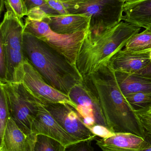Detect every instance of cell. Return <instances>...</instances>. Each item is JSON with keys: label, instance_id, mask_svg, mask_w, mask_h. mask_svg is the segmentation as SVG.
Segmentation results:
<instances>
[{"label": "cell", "instance_id": "cell-1", "mask_svg": "<svg viewBox=\"0 0 151 151\" xmlns=\"http://www.w3.org/2000/svg\"><path fill=\"white\" fill-rule=\"evenodd\" d=\"M87 79L97 93L107 128L113 133H131L144 138L146 130L121 91L109 62Z\"/></svg>", "mask_w": 151, "mask_h": 151}, {"label": "cell", "instance_id": "cell-2", "mask_svg": "<svg viewBox=\"0 0 151 151\" xmlns=\"http://www.w3.org/2000/svg\"><path fill=\"white\" fill-rule=\"evenodd\" d=\"M25 58L51 86L68 95L83 82L76 66L30 33L24 32Z\"/></svg>", "mask_w": 151, "mask_h": 151}, {"label": "cell", "instance_id": "cell-3", "mask_svg": "<svg viewBox=\"0 0 151 151\" xmlns=\"http://www.w3.org/2000/svg\"><path fill=\"white\" fill-rule=\"evenodd\" d=\"M141 27L121 21L103 35L92 37L88 32L76 62L78 71L84 80L96 72L125 47ZM89 32V31H88Z\"/></svg>", "mask_w": 151, "mask_h": 151}, {"label": "cell", "instance_id": "cell-4", "mask_svg": "<svg viewBox=\"0 0 151 151\" xmlns=\"http://www.w3.org/2000/svg\"><path fill=\"white\" fill-rule=\"evenodd\" d=\"M0 87L6 97L10 117L27 136L32 134V126L43 103L23 83L0 81Z\"/></svg>", "mask_w": 151, "mask_h": 151}, {"label": "cell", "instance_id": "cell-5", "mask_svg": "<svg viewBox=\"0 0 151 151\" xmlns=\"http://www.w3.org/2000/svg\"><path fill=\"white\" fill-rule=\"evenodd\" d=\"M89 29L72 34H62L51 30L44 21L26 17L25 24V32L34 35L76 67L79 52Z\"/></svg>", "mask_w": 151, "mask_h": 151}, {"label": "cell", "instance_id": "cell-6", "mask_svg": "<svg viewBox=\"0 0 151 151\" xmlns=\"http://www.w3.org/2000/svg\"><path fill=\"white\" fill-rule=\"evenodd\" d=\"M25 24L12 12L4 13L0 25V46L5 54L7 66V81L12 82L16 72L25 58L24 52Z\"/></svg>", "mask_w": 151, "mask_h": 151}, {"label": "cell", "instance_id": "cell-7", "mask_svg": "<svg viewBox=\"0 0 151 151\" xmlns=\"http://www.w3.org/2000/svg\"><path fill=\"white\" fill-rule=\"evenodd\" d=\"M125 2L126 0H82L62 3L69 13L91 18L90 27L112 28L122 21Z\"/></svg>", "mask_w": 151, "mask_h": 151}, {"label": "cell", "instance_id": "cell-8", "mask_svg": "<svg viewBox=\"0 0 151 151\" xmlns=\"http://www.w3.org/2000/svg\"><path fill=\"white\" fill-rule=\"evenodd\" d=\"M12 82L23 83L34 95L45 104H67L75 109L76 105L69 96L55 89L25 58Z\"/></svg>", "mask_w": 151, "mask_h": 151}, {"label": "cell", "instance_id": "cell-9", "mask_svg": "<svg viewBox=\"0 0 151 151\" xmlns=\"http://www.w3.org/2000/svg\"><path fill=\"white\" fill-rule=\"evenodd\" d=\"M46 108L58 123L78 141H92L97 136L83 122L74 108L67 104H46Z\"/></svg>", "mask_w": 151, "mask_h": 151}, {"label": "cell", "instance_id": "cell-10", "mask_svg": "<svg viewBox=\"0 0 151 151\" xmlns=\"http://www.w3.org/2000/svg\"><path fill=\"white\" fill-rule=\"evenodd\" d=\"M46 104L40 105L37 115L33 122L32 134L50 137L66 147L79 142L67 133L48 111Z\"/></svg>", "mask_w": 151, "mask_h": 151}, {"label": "cell", "instance_id": "cell-11", "mask_svg": "<svg viewBox=\"0 0 151 151\" xmlns=\"http://www.w3.org/2000/svg\"><path fill=\"white\" fill-rule=\"evenodd\" d=\"M96 145L103 151H143L148 145L142 137L127 133L96 139Z\"/></svg>", "mask_w": 151, "mask_h": 151}, {"label": "cell", "instance_id": "cell-12", "mask_svg": "<svg viewBox=\"0 0 151 151\" xmlns=\"http://www.w3.org/2000/svg\"><path fill=\"white\" fill-rule=\"evenodd\" d=\"M91 18L82 14L49 16L43 21L51 30L62 34H72L89 29Z\"/></svg>", "mask_w": 151, "mask_h": 151}, {"label": "cell", "instance_id": "cell-13", "mask_svg": "<svg viewBox=\"0 0 151 151\" xmlns=\"http://www.w3.org/2000/svg\"><path fill=\"white\" fill-rule=\"evenodd\" d=\"M149 53H135L122 49L109 62L114 72L134 74L146 66L151 62Z\"/></svg>", "mask_w": 151, "mask_h": 151}, {"label": "cell", "instance_id": "cell-14", "mask_svg": "<svg viewBox=\"0 0 151 151\" xmlns=\"http://www.w3.org/2000/svg\"><path fill=\"white\" fill-rule=\"evenodd\" d=\"M145 28L151 24V0L125 3L122 21Z\"/></svg>", "mask_w": 151, "mask_h": 151}, {"label": "cell", "instance_id": "cell-15", "mask_svg": "<svg viewBox=\"0 0 151 151\" xmlns=\"http://www.w3.org/2000/svg\"><path fill=\"white\" fill-rule=\"evenodd\" d=\"M119 87L124 96L139 92L151 93V79L134 73L115 72Z\"/></svg>", "mask_w": 151, "mask_h": 151}, {"label": "cell", "instance_id": "cell-16", "mask_svg": "<svg viewBox=\"0 0 151 151\" xmlns=\"http://www.w3.org/2000/svg\"><path fill=\"white\" fill-rule=\"evenodd\" d=\"M27 136L10 117L1 139L0 151H24Z\"/></svg>", "mask_w": 151, "mask_h": 151}, {"label": "cell", "instance_id": "cell-17", "mask_svg": "<svg viewBox=\"0 0 151 151\" xmlns=\"http://www.w3.org/2000/svg\"><path fill=\"white\" fill-rule=\"evenodd\" d=\"M124 49L135 53H149L151 51V31H144L134 35L128 42Z\"/></svg>", "mask_w": 151, "mask_h": 151}, {"label": "cell", "instance_id": "cell-18", "mask_svg": "<svg viewBox=\"0 0 151 151\" xmlns=\"http://www.w3.org/2000/svg\"><path fill=\"white\" fill-rule=\"evenodd\" d=\"M136 112H146L151 106V93L139 92L125 96Z\"/></svg>", "mask_w": 151, "mask_h": 151}, {"label": "cell", "instance_id": "cell-19", "mask_svg": "<svg viewBox=\"0 0 151 151\" xmlns=\"http://www.w3.org/2000/svg\"><path fill=\"white\" fill-rule=\"evenodd\" d=\"M65 148L52 138L43 135H36L34 151H65Z\"/></svg>", "mask_w": 151, "mask_h": 151}, {"label": "cell", "instance_id": "cell-20", "mask_svg": "<svg viewBox=\"0 0 151 151\" xmlns=\"http://www.w3.org/2000/svg\"><path fill=\"white\" fill-rule=\"evenodd\" d=\"M59 15L48 4L40 7H35L27 11V17L31 20L42 21L48 16Z\"/></svg>", "mask_w": 151, "mask_h": 151}, {"label": "cell", "instance_id": "cell-21", "mask_svg": "<svg viewBox=\"0 0 151 151\" xmlns=\"http://www.w3.org/2000/svg\"><path fill=\"white\" fill-rule=\"evenodd\" d=\"M9 107L3 90L1 88L0 93V137L2 139L8 120L10 118Z\"/></svg>", "mask_w": 151, "mask_h": 151}, {"label": "cell", "instance_id": "cell-22", "mask_svg": "<svg viewBox=\"0 0 151 151\" xmlns=\"http://www.w3.org/2000/svg\"><path fill=\"white\" fill-rule=\"evenodd\" d=\"M7 11H11L20 19L27 15V10L24 0H4Z\"/></svg>", "mask_w": 151, "mask_h": 151}, {"label": "cell", "instance_id": "cell-23", "mask_svg": "<svg viewBox=\"0 0 151 151\" xmlns=\"http://www.w3.org/2000/svg\"><path fill=\"white\" fill-rule=\"evenodd\" d=\"M65 151H95L91 145V141L77 142L66 147Z\"/></svg>", "mask_w": 151, "mask_h": 151}, {"label": "cell", "instance_id": "cell-24", "mask_svg": "<svg viewBox=\"0 0 151 151\" xmlns=\"http://www.w3.org/2000/svg\"><path fill=\"white\" fill-rule=\"evenodd\" d=\"M90 129L97 136L100 137L102 138L110 137L115 134V133L112 132L106 127L101 125H95L90 128Z\"/></svg>", "mask_w": 151, "mask_h": 151}, {"label": "cell", "instance_id": "cell-25", "mask_svg": "<svg viewBox=\"0 0 151 151\" xmlns=\"http://www.w3.org/2000/svg\"><path fill=\"white\" fill-rule=\"evenodd\" d=\"M47 4L59 15L69 14L64 4L59 0H45Z\"/></svg>", "mask_w": 151, "mask_h": 151}, {"label": "cell", "instance_id": "cell-26", "mask_svg": "<svg viewBox=\"0 0 151 151\" xmlns=\"http://www.w3.org/2000/svg\"><path fill=\"white\" fill-rule=\"evenodd\" d=\"M27 11L35 7H40L47 4L45 0H24Z\"/></svg>", "mask_w": 151, "mask_h": 151}, {"label": "cell", "instance_id": "cell-27", "mask_svg": "<svg viewBox=\"0 0 151 151\" xmlns=\"http://www.w3.org/2000/svg\"><path fill=\"white\" fill-rule=\"evenodd\" d=\"M36 135L32 134L27 137L26 145L24 151H34Z\"/></svg>", "mask_w": 151, "mask_h": 151}, {"label": "cell", "instance_id": "cell-28", "mask_svg": "<svg viewBox=\"0 0 151 151\" xmlns=\"http://www.w3.org/2000/svg\"><path fill=\"white\" fill-rule=\"evenodd\" d=\"M136 74L151 79V61L146 66Z\"/></svg>", "mask_w": 151, "mask_h": 151}, {"label": "cell", "instance_id": "cell-29", "mask_svg": "<svg viewBox=\"0 0 151 151\" xmlns=\"http://www.w3.org/2000/svg\"><path fill=\"white\" fill-rule=\"evenodd\" d=\"M144 139L147 142L148 145L143 151H151V133L146 131L144 133Z\"/></svg>", "mask_w": 151, "mask_h": 151}, {"label": "cell", "instance_id": "cell-30", "mask_svg": "<svg viewBox=\"0 0 151 151\" xmlns=\"http://www.w3.org/2000/svg\"><path fill=\"white\" fill-rule=\"evenodd\" d=\"M4 6H5L4 0H1V12L3 11L4 10Z\"/></svg>", "mask_w": 151, "mask_h": 151}, {"label": "cell", "instance_id": "cell-31", "mask_svg": "<svg viewBox=\"0 0 151 151\" xmlns=\"http://www.w3.org/2000/svg\"><path fill=\"white\" fill-rule=\"evenodd\" d=\"M145 29H147V30H150V31H151V24L149 25V26L147 27H146Z\"/></svg>", "mask_w": 151, "mask_h": 151}, {"label": "cell", "instance_id": "cell-32", "mask_svg": "<svg viewBox=\"0 0 151 151\" xmlns=\"http://www.w3.org/2000/svg\"><path fill=\"white\" fill-rule=\"evenodd\" d=\"M146 113H147L150 114H151V107H150V109L148 110V111H147V112H146Z\"/></svg>", "mask_w": 151, "mask_h": 151}, {"label": "cell", "instance_id": "cell-33", "mask_svg": "<svg viewBox=\"0 0 151 151\" xmlns=\"http://www.w3.org/2000/svg\"><path fill=\"white\" fill-rule=\"evenodd\" d=\"M150 58L151 61V51L150 52Z\"/></svg>", "mask_w": 151, "mask_h": 151}, {"label": "cell", "instance_id": "cell-34", "mask_svg": "<svg viewBox=\"0 0 151 151\" xmlns=\"http://www.w3.org/2000/svg\"><path fill=\"white\" fill-rule=\"evenodd\" d=\"M150 132L151 133V126L150 127Z\"/></svg>", "mask_w": 151, "mask_h": 151}, {"label": "cell", "instance_id": "cell-35", "mask_svg": "<svg viewBox=\"0 0 151 151\" xmlns=\"http://www.w3.org/2000/svg\"></svg>", "mask_w": 151, "mask_h": 151}, {"label": "cell", "instance_id": "cell-36", "mask_svg": "<svg viewBox=\"0 0 151 151\" xmlns=\"http://www.w3.org/2000/svg\"></svg>", "mask_w": 151, "mask_h": 151}]
</instances>
